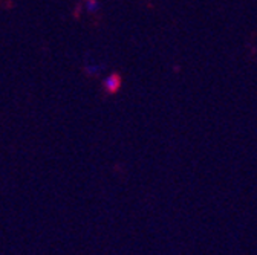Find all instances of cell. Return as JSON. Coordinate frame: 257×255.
<instances>
[{
	"label": "cell",
	"mask_w": 257,
	"mask_h": 255,
	"mask_svg": "<svg viewBox=\"0 0 257 255\" xmlns=\"http://www.w3.org/2000/svg\"><path fill=\"white\" fill-rule=\"evenodd\" d=\"M119 84H121V80H119L118 75H110V77H107V78L104 80V89H106L109 93L116 92L118 87H119Z\"/></svg>",
	"instance_id": "obj_1"
},
{
	"label": "cell",
	"mask_w": 257,
	"mask_h": 255,
	"mask_svg": "<svg viewBox=\"0 0 257 255\" xmlns=\"http://www.w3.org/2000/svg\"><path fill=\"white\" fill-rule=\"evenodd\" d=\"M84 7H86V11H87V13H96V11L100 10L98 0H86V2H84Z\"/></svg>",
	"instance_id": "obj_2"
}]
</instances>
